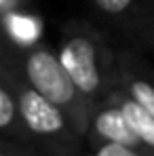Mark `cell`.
I'll return each mask as SVG.
<instances>
[{
	"label": "cell",
	"instance_id": "3",
	"mask_svg": "<svg viewBox=\"0 0 154 156\" xmlns=\"http://www.w3.org/2000/svg\"><path fill=\"white\" fill-rule=\"evenodd\" d=\"M2 53L9 55L27 82L51 104L63 110V114L70 118L72 127L84 137L91 122V105L78 91L74 78L66 70L57 49H51L47 44H36L26 51H15L11 47H2Z\"/></svg>",
	"mask_w": 154,
	"mask_h": 156
},
{
	"label": "cell",
	"instance_id": "9",
	"mask_svg": "<svg viewBox=\"0 0 154 156\" xmlns=\"http://www.w3.org/2000/svg\"><path fill=\"white\" fill-rule=\"evenodd\" d=\"M89 156H148V154L127 148V146H118V144H102V146L89 148Z\"/></svg>",
	"mask_w": 154,
	"mask_h": 156
},
{
	"label": "cell",
	"instance_id": "8",
	"mask_svg": "<svg viewBox=\"0 0 154 156\" xmlns=\"http://www.w3.org/2000/svg\"><path fill=\"white\" fill-rule=\"evenodd\" d=\"M0 133L4 139H13L17 144H23L32 148L30 133L26 120L21 114L19 97L15 93V87L4 74H0Z\"/></svg>",
	"mask_w": 154,
	"mask_h": 156
},
{
	"label": "cell",
	"instance_id": "2",
	"mask_svg": "<svg viewBox=\"0 0 154 156\" xmlns=\"http://www.w3.org/2000/svg\"><path fill=\"white\" fill-rule=\"evenodd\" d=\"M0 74L9 78L19 97L32 148L45 156H89L87 139L78 133L61 108L51 104L27 82L17 63L2 53Z\"/></svg>",
	"mask_w": 154,
	"mask_h": 156
},
{
	"label": "cell",
	"instance_id": "4",
	"mask_svg": "<svg viewBox=\"0 0 154 156\" xmlns=\"http://www.w3.org/2000/svg\"><path fill=\"white\" fill-rule=\"evenodd\" d=\"M125 44L154 53V0H87Z\"/></svg>",
	"mask_w": 154,
	"mask_h": 156
},
{
	"label": "cell",
	"instance_id": "12",
	"mask_svg": "<svg viewBox=\"0 0 154 156\" xmlns=\"http://www.w3.org/2000/svg\"><path fill=\"white\" fill-rule=\"evenodd\" d=\"M152 59H154V53H152Z\"/></svg>",
	"mask_w": 154,
	"mask_h": 156
},
{
	"label": "cell",
	"instance_id": "5",
	"mask_svg": "<svg viewBox=\"0 0 154 156\" xmlns=\"http://www.w3.org/2000/svg\"><path fill=\"white\" fill-rule=\"evenodd\" d=\"M84 139H87V150L102 144H118L141 152V141L135 129L131 127L123 108L112 97V93L95 105Z\"/></svg>",
	"mask_w": 154,
	"mask_h": 156
},
{
	"label": "cell",
	"instance_id": "1",
	"mask_svg": "<svg viewBox=\"0 0 154 156\" xmlns=\"http://www.w3.org/2000/svg\"><path fill=\"white\" fill-rule=\"evenodd\" d=\"M57 53L91 110L116 89L120 47L116 49L95 23L87 19L66 21Z\"/></svg>",
	"mask_w": 154,
	"mask_h": 156
},
{
	"label": "cell",
	"instance_id": "6",
	"mask_svg": "<svg viewBox=\"0 0 154 156\" xmlns=\"http://www.w3.org/2000/svg\"><path fill=\"white\" fill-rule=\"evenodd\" d=\"M144 49L123 44L118 53L116 87L131 95L154 118V66Z\"/></svg>",
	"mask_w": 154,
	"mask_h": 156
},
{
	"label": "cell",
	"instance_id": "7",
	"mask_svg": "<svg viewBox=\"0 0 154 156\" xmlns=\"http://www.w3.org/2000/svg\"><path fill=\"white\" fill-rule=\"evenodd\" d=\"M42 17L30 9H13L2 13L4 44L15 51H26L40 44L42 38Z\"/></svg>",
	"mask_w": 154,
	"mask_h": 156
},
{
	"label": "cell",
	"instance_id": "11",
	"mask_svg": "<svg viewBox=\"0 0 154 156\" xmlns=\"http://www.w3.org/2000/svg\"><path fill=\"white\" fill-rule=\"evenodd\" d=\"M26 6H30V0H0V13L13 9H26Z\"/></svg>",
	"mask_w": 154,
	"mask_h": 156
},
{
	"label": "cell",
	"instance_id": "10",
	"mask_svg": "<svg viewBox=\"0 0 154 156\" xmlns=\"http://www.w3.org/2000/svg\"><path fill=\"white\" fill-rule=\"evenodd\" d=\"M0 156H45L40 154L38 150L23 146V144H17L13 139H0Z\"/></svg>",
	"mask_w": 154,
	"mask_h": 156
}]
</instances>
